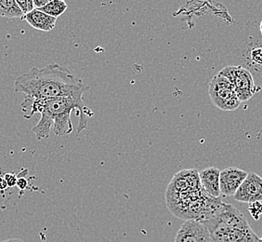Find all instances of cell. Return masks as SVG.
<instances>
[{"instance_id":"obj_1","label":"cell","mask_w":262,"mask_h":242,"mask_svg":"<svg viewBox=\"0 0 262 242\" xmlns=\"http://www.w3.org/2000/svg\"><path fill=\"white\" fill-rule=\"evenodd\" d=\"M24 116L29 119L35 113H40L39 122L33 127L38 141L49 138L51 128L58 136L69 135L73 131L71 114L74 110L79 111V122L77 133L88 127V117L93 116V112L86 107L83 101V96H63L51 100H36L26 97L21 105Z\"/></svg>"},{"instance_id":"obj_2","label":"cell","mask_w":262,"mask_h":242,"mask_svg":"<svg viewBox=\"0 0 262 242\" xmlns=\"http://www.w3.org/2000/svg\"><path fill=\"white\" fill-rule=\"evenodd\" d=\"M89 87L66 67L52 64L44 68H32L14 82L16 92L36 100H51L63 96H83Z\"/></svg>"},{"instance_id":"obj_3","label":"cell","mask_w":262,"mask_h":242,"mask_svg":"<svg viewBox=\"0 0 262 242\" xmlns=\"http://www.w3.org/2000/svg\"><path fill=\"white\" fill-rule=\"evenodd\" d=\"M212 242H261L242 212L225 203L216 216L203 222Z\"/></svg>"},{"instance_id":"obj_4","label":"cell","mask_w":262,"mask_h":242,"mask_svg":"<svg viewBox=\"0 0 262 242\" xmlns=\"http://www.w3.org/2000/svg\"><path fill=\"white\" fill-rule=\"evenodd\" d=\"M208 93L213 105L223 111L236 110L241 105L231 81L219 74L209 82Z\"/></svg>"},{"instance_id":"obj_5","label":"cell","mask_w":262,"mask_h":242,"mask_svg":"<svg viewBox=\"0 0 262 242\" xmlns=\"http://www.w3.org/2000/svg\"><path fill=\"white\" fill-rule=\"evenodd\" d=\"M219 75L231 81L240 102H247L257 92L252 74L242 66H227L220 71Z\"/></svg>"},{"instance_id":"obj_6","label":"cell","mask_w":262,"mask_h":242,"mask_svg":"<svg viewBox=\"0 0 262 242\" xmlns=\"http://www.w3.org/2000/svg\"><path fill=\"white\" fill-rule=\"evenodd\" d=\"M234 199L246 203L262 201V178L255 172H249L241 187L234 194Z\"/></svg>"},{"instance_id":"obj_7","label":"cell","mask_w":262,"mask_h":242,"mask_svg":"<svg viewBox=\"0 0 262 242\" xmlns=\"http://www.w3.org/2000/svg\"><path fill=\"white\" fill-rule=\"evenodd\" d=\"M175 242H212L207 227L196 221H186L179 229Z\"/></svg>"},{"instance_id":"obj_8","label":"cell","mask_w":262,"mask_h":242,"mask_svg":"<svg viewBox=\"0 0 262 242\" xmlns=\"http://www.w3.org/2000/svg\"><path fill=\"white\" fill-rule=\"evenodd\" d=\"M247 172L235 167H229L221 171L220 188L224 196H234L238 188L247 176Z\"/></svg>"},{"instance_id":"obj_9","label":"cell","mask_w":262,"mask_h":242,"mask_svg":"<svg viewBox=\"0 0 262 242\" xmlns=\"http://www.w3.org/2000/svg\"><path fill=\"white\" fill-rule=\"evenodd\" d=\"M220 175L221 171L216 167H209L199 172L202 187L207 195L214 198H219L221 196L220 188Z\"/></svg>"},{"instance_id":"obj_10","label":"cell","mask_w":262,"mask_h":242,"mask_svg":"<svg viewBox=\"0 0 262 242\" xmlns=\"http://www.w3.org/2000/svg\"><path fill=\"white\" fill-rule=\"evenodd\" d=\"M21 20H26L33 28L43 32H50L56 26L57 19L46 14L39 10H33L30 13L23 16Z\"/></svg>"},{"instance_id":"obj_11","label":"cell","mask_w":262,"mask_h":242,"mask_svg":"<svg viewBox=\"0 0 262 242\" xmlns=\"http://www.w3.org/2000/svg\"><path fill=\"white\" fill-rule=\"evenodd\" d=\"M0 16L21 19L24 14L16 0H0Z\"/></svg>"},{"instance_id":"obj_12","label":"cell","mask_w":262,"mask_h":242,"mask_svg":"<svg viewBox=\"0 0 262 242\" xmlns=\"http://www.w3.org/2000/svg\"><path fill=\"white\" fill-rule=\"evenodd\" d=\"M67 8L68 6L62 0H51L45 7L41 8L39 10L57 19L66 12Z\"/></svg>"},{"instance_id":"obj_13","label":"cell","mask_w":262,"mask_h":242,"mask_svg":"<svg viewBox=\"0 0 262 242\" xmlns=\"http://www.w3.org/2000/svg\"><path fill=\"white\" fill-rule=\"evenodd\" d=\"M16 2H17L18 6L20 7V10H21L24 16L30 13L31 11L35 10L33 0H17Z\"/></svg>"},{"instance_id":"obj_14","label":"cell","mask_w":262,"mask_h":242,"mask_svg":"<svg viewBox=\"0 0 262 242\" xmlns=\"http://www.w3.org/2000/svg\"><path fill=\"white\" fill-rule=\"evenodd\" d=\"M250 56H251V60H253V63H255L258 66H262V48L253 49Z\"/></svg>"},{"instance_id":"obj_15","label":"cell","mask_w":262,"mask_h":242,"mask_svg":"<svg viewBox=\"0 0 262 242\" xmlns=\"http://www.w3.org/2000/svg\"><path fill=\"white\" fill-rule=\"evenodd\" d=\"M6 182L8 187H14L17 186V181H18V177L16 175L15 173H11V172H8L6 173L5 176Z\"/></svg>"},{"instance_id":"obj_16","label":"cell","mask_w":262,"mask_h":242,"mask_svg":"<svg viewBox=\"0 0 262 242\" xmlns=\"http://www.w3.org/2000/svg\"><path fill=\"white\" fill-rule=\"evenodd\" d=\"M27 187H28V181L26 180V178H25V177H19L18 181H17V187L20 190H26Z\"/></svg>"},{"instance_id":"obj_17","label":"cell","mask_w":262,"mask_h":242,"mask_svg":"<svg viewBox=\"0 0 262 242\" xmlns=\"http://www.w3.org/2000/svg\"><path fill=\"white\" fill-rule=\"evenodd\" d=\"M34 1V5L36 10H39L41 8L45 7L51 0H33Z\"/></svg>"},{"instance_id":"obj_18","label":"cell","mask_w":262,"mask_h":242,"mask_svg":"<svg viewBox=\"0 0 262 242\" xmlns=\"http://www.w3.org/2000/svg\"><path fill=\"white\" fill-rule=\"evenodd\" d=\"M8 188V185L4 177L0 176V191H4Z\"/></svg>"},{"instance_id":"obj_19","label":"cell","mask_w":262,"mask_h":242,"mask_svg":"<svg viewBox=\"0 0 262 242\" xmlns=\"http://www.w3.org/2000/svg\"><path fill=\"white\" fill-rule=\"evenodd\" d=\"M1 242H25L23 241L21 239H19V238H10V239H6V240H3V241Z\"/></svg>"},{"instance_id":"obj_20","label":"cell","mask_w":262,"mask_h":242,"mask_svg":"<svg viewBox=\"0 0 262 242\" xmlns=\"http://www.w3.org/2000/svg\"><path fill=\"white\" fill-rule=\"evenodd\" d=\"M260 31H261V33H262V22H261V24H260Z\"/></svg>"}]
</instances>
